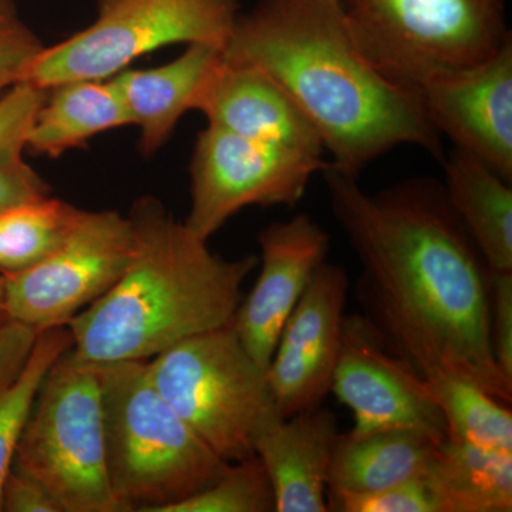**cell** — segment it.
I'll return each instance as SVG.
<instances>
[{"instance_id":"6da1fadb","label":"cell","mask_w":512,"mask_h":512,"mask_svg":"<svg viewBox=\"0 0 512 512\" xmlns=\"http://www.w3.org/2000/svg\"><path fill=\"white\" fill-rule=\"evenodd\" d=\"M333 217L362 265L357 298L384 346L424 380L451 376L512 403L490 342V269L430 178L367 192L323 170Z\"/></svg>"},{"instance_id":"7a4b0ae2","label":"cell","mask_w":512,"mask_h":512,"mask_svg":"<svg viewBox=\"0 0 512 512\" xmlns=\"http://www.w3.org/2000/svg\"><path fill=\"white\" fill-rule=\"evenodd\" d=\"M225 59L258 67L311 121L329 165L359 177L402 146L443 160L416 90L394 83L357 46L342 0H261L239 13Z\"/></svg>"},{"instance_id":"3957f363","label":"cell","mask_w":512,"mask_h":512,"mask_svg":"<svg viewBox=\"0 0 512 512\" xmlns=\"http://www.w3.org/2000/svg\"><path fill=\"white\" fill-rule=\"evenodd\" d=\"M133 258L117 284L70 320L72 352L87 362L150 360L234 320L259 259L214 254L154 197L130 212Z\"/></svg>"},{"instance_id":"277c9868","label":"cell","mask_w":512,"mask_h":512,"mask_svg":"<svg viewBox=\"0 0 512 512\" xmlns=\"http://www.w3.org/2000/svg\"><path fill=\"white\" fill-rule=\"evenodd\" d=\"M100 377L107 468L121 511L161 512L228 466L161 396L147 360L103 363Z\"/></svg>"},{"instance_id":"5b68a950","label":"cell","mask_w":512,"mask_h":512,"mask_svg":"<svg viewBox=\"0 0 512 512\" xmlns=\"http://www.w3.org/2000/svg\"><path fill=\"white\" fill-rule=\"evenodd\" d=\"M161 396L227 463L255 456L256 441L281 420L266 369L232 326L210 330L147 360Z\"/></svg>"},{"instance_id":"8992f818","label":"cell","mask_w":512,"mask_h":512,"mask_svg":"<svg viewBox=\"0 0 512 512\" xmlns=\"http://www.w3.org/2000/svg\"><path fill=\"white\" fill-rule=\"evenodd\" d=\"M357 46L394 83L416 90L490 59L512 39L505 0H342Z\"/></svg>"},{"instance_id":"52a82bcc","label":"cell","mask_w":512,"mask_h":512,"mask_svg":"<svg viewBox=\"0 0 512 512\" xmlns=\"http://www.w3.org/2000/svg\"><path fill=\"white\" fill-rule=\"evenodd\" d=\"M15 460L63 512H123L111 488L99 363L64 352L40 384Z\"/></svg>"},{"instance_id":"ba28073f","label":"cell","mask_w":512,"mask_h":512,"mask_svg":"<svg viewBox=\"0 0 512 512\" xmlns=\"http://www.w3.org/2000/svg\"><path fill=\"white\" fill-rule=\"evenodd\" d=\"M238 16V0H99L92 25L43 47L20 83L49 90L111 79L138 57L178 43L224 50Z\"/></svg>"},{"instance_id":"9c48e42d","label":"cell","mask_w":512,"mask_h":512,"mask_svg":"<svg viewBox=\"0 0 512 512\" xmlns=\"http://www.w3.org/2000/svg\"><path fill=\"white\" fill-rule=\"evenodd\" d=\"M134 247L130 218L82 211L53 254L25 271L2 274L6 316L37 330L69 325L117 284Z\"/></svg>"},{"instance_id":"30bf717a","label":"cell","mask_w":512,"mask_h":512,"mask_svg":"<svg viewBox=\"0 0 512 512\" xmlns=\"http://www.w3.org/2000/svg\"><path fill=\"white\" fill-rule=\"evenodd\" d=\"M329 161L207 126L191 161V210L184 224L197 237L212 235L244 208L302 200Z\"/></svg>"},{"instance_id":"8fae6325","label":"cell","mask_w":512,"mask_h":512,"mask_svg":"<svg viewBox=\"0 0 512 512\" xmlns=\"http://www.w3.org/2000/svg\"><path fill=\"white\" fill-rule=\"evenodd\" d=\"M330 393L353 413L352 434L412 430L447 439L429 383L387 350L363 315H346Z\"/></svg>"},{"instance_id":"7c38bea8","label":"cell","mask_w":512,"mask_h":512,"mask_svg":"<svg viewBox=\"0 0 512 512\" xmlns=\"http://www.w3.org/2000/svg\"><path fill=\"white\" fill-rule=\"evenodd\" d=\"M349 286L342 266L323 262L286 320L266 369L282 419L322 406L329 396Z\"/></svg>"},{"instance_id":"4fadbf2b","label":"cell","mask_w":512,"mask_h":512,"mask_svg":"<svg viewBox=\"0 0 512 512\" xmlns=\"http://www.w3.org/2000/svg\"><path fill=\"white\" fill-rule=\"evenodd\" d=\"M427 119L453 148L512 181V39L490 59L416 89Z\"/></svg>"},{"instance_id":"5bb4252c","label":"cell","mask_w":512,"mask_h":512,"mask_svg":"<svg viewBox=\"0 0 512 512\" xmlns=\"http://www.w3.org/2000/svg\"><path fill=\"white\" fill-rule=\"evenodd\" d=\"M261 271L231 326L259 366L268 369L276 343L313 274L328 258L330 238L306 214L262 229Z\"/></svg>"},{"instance_id":"9a60e30c","label":"cell","mask_w":512,"mask_h":512,"mask_svg":"<svg viewBox=\"0 0 512 512\" xmlns=\"http://www.w3.org/2000/svg\"><path fill=\"white\" fill-rule=\"evenodd\" d=\"M197 110L208 126L238 136L323 157L325 148L311 121L289 94L258 67L222 55L202 90Z\"/></svg>"},{"instance_id":"2e32d148","label":"cell","mask_w":512,"mask_h":512,"mask_svg":"<svg viewBox=\"0 0 512 512\" xmlns=\"http://www.w3.org/2000/svg\"><path fill=\"white\" fill-rule=\"evenodd\" d=\"M340 431L335 414L313 407L281 419L256 441L272 491L275 511L328 512L330 463Z\"/></svg>"},{"instance_id":"e0dca14e","label":"cell","mask_w":512,"mask_h":512,"mask_svg":"<svg viewBox=\"0 0 512 512\" xmlns=\"http://www.w3.org/2000/svg\"><path fill=\"white\" fill-rule=\"evenodd\" d=\"M222 50L208 45H188L173 62L147 70H123L111 77L123 97L131 126L140 127V150L153 156L167 143L187 111L198 100Z\"/></svg>"},{"instance_id":"ac0fdd59","label":"cell","mask_w":512,"mask_h":512,"mask_svg":"<svg viewBox=\"0 0 512 512\" xmlns=\"http://www.w3.org/2000/svg\"><path fill=\"white\" fill-rule=\"evenodd\" d=\"M444 183L451 210L473 239L490 271L512 272L511 183L466 151L444 154Z\"/></svg>"},{"instance_id":"d6986e66","label":"cell","mask_w":512,"mask_h":512,"mask_svg":"<svg viewBox=\"0 0 512 512\" xmlns=\"http://www.w3.org/2000/svg\"><path fill=\"white\" fill-rule=\"evenodd\" d=\"M441 441L412 430L339 434L328 491L370 493L423 477Z\"/></svg>"},{"instance_id":"ffe728a7","label":"cell","mask_w":512,"mask_h":512,"mask_svg":"<svg viewBox=\"0 0 512 512\" xmlns=\"http://www.w3.org/2000/svg\"><path fill=\"white\" fill-rule=\"evenodd\" d=\"M124 126H131V120L113 79L73 80L47 90L26 134V147L56 158Z\"/></svg>"},{"instance_id":"44dd1931","label":"cell","mask_w":512,"mask_h":512,"mask_svg":"<svg viewBox=\"0 0 512 512\" xmlns=\"http://www.w3.org/2000/svg\"><path fill=\"white\" fill-rule=\"evenodd\" d=\"M423 478L437 512L512 511V451L446 439Z\"/></svg>"},{"instance_id":"7402d4cb","label":"cell","mask_w":512,"mask_h":512,"mask_svg":"<svg viewBox=\"0 0 512 512\" xmlns=\"http://www.w3.org/2000/svg\"><path fill=\"white\" fill-rule=\"evenodd\" d=\"M447 426V439L512 451L511 404L458 377L426 380Z\"/></svg>"},{"instance_id":"603a6c76","label":"cell","mask_w":512,"mask_h":512,"mask_svg":"<svg viewBox=\"0 0 512 512\" xmlns=\"http://www.w3.org/2000/svg\"><path fill=\"white\" fill-rule=\"evenodd\" d=\"M82 210L46 197L0 215V274L39 264L63 244Z\"/></svg>"},{"instance_id":"cb8c5ba5","label":"cell","mask_w":512,"mask_h":512,"mask_svg":"<svg viewBox=\"0 0 512 512\" xmlns=\"http://www.w3.org/2000/svg\"><path fill=\"white\" fill-rule=\"evenodd\" d=\"M67 326L40 330L32 352L16 379L0 392V493L40 384L53 363L72 348Z\"/></svg>"},{"instance_id":"d4e9b609","label":"cell","mask_w":512,"mask_h":512,"mask_svg":"<svg viewBox=\"0 0 512 512\" xmlns=\"http://www.w3.org/2000/svg\"><path fill=\"white\" fill-rule=\"evenodd\" d=\"M274 491L258 457L229 463L224 471L197 493L161 512H271Z\"/></svg>"},{"instance_id":"484cf974","label":"cell","mask_w":512,"mask_h":512,"mask_svg":"<svg viewBox=\"0 0 512 512\" xmlns=\"http://www.w3.org/2000/svg\"><path fill=\"white\" fill-rule=\"evenodd\" d=\"M329 511L338 512H437L436 503L423 477L370 491L326 495Z\"/></svg>"},{"instance_id":"4316f807","label":"cell","mask_w":512,"mask_h":512,"mask_svg":"<svg viewBox=\"0 0 512 512\" xmlns=\"http://www.w3.org/2000/svg\"><path fill=\"white\" fill-rule=\"evenodd\" d=\"M43 49L42 43L0 0V92L22 82L29 64Z\"/></svg>"},{"instance_id":"83f0119b","label":"cell","mask_w":512,"mask_h":512,"mask_svg":"<svg viewBox=\"0 0 512 512\" xmlns=\"http://www.w3.org/2000/svg\"><path fill=\"white\" fill-rule=\"evenodd\" d=\"M25 143L0 147V215L49 197L50 187L23 160Z\"/></svg>"},{"instance_id":"f1b7e54d","label":"cell","mask_w":512,"mask_h":512,"mask_svg":"<svg viewBox=\"0 0 512 512\" xmlns=\"http://www.w3.org/2000/svg\"><path fill=\"white\" fill-rule=\"evenodd\" d=\"M490 342L495 362L512 380V272L490 271Z\"/></svg>"},{"instance_id":"f546056e","label":"cell","mask_w":512,"mask_h":512,"mask_svg":"<svg viewBox=\"0 0 512 512\" xmlns=\"http://www.w3.org/2000/svg\"><path fill=\"white\" fill-rule=\"evenodd\" d=\"M0 511L63 512L46 485L16 460L3 481Z\"/></svg>"},{"instance_id":"4dcf8cb0","label":"cell","mask_w":512,"mask_h":512,"mask_svg":"<svg viewBox=\"0 0 512 512\" xmlns=\"http://www.w3.org/2000/svg\"><path fill=\"white\" fill-rule=\"evenodd\" d=\"M47 90L18 83L0 97V147L25 143L33 117L46 99Z\"/></svg>"},{"instance_id":"1f68e13d","label":"cell","mask_w":512,"mask_h":512,"mask_svg":"<svg viewBox=\"0 0 512 512\" xmlns=\"http://www.w3.org/2000/svg\"><path fill=\"white\" fill-rule=\"evenodd\" d=\"M39 332L16 320L0 322V392L16 379L28 362Z\"/></svg>"},{"instance_id":"d6a6232c","label":"cell","mask_w":512,"mask_h":512,"mask_svg":"<svg viewBox=\"0 0 512 512\" xmlns=\"http://www.w3.org/2000/svg\"><path fill=\"white\" fill-rule=\"evenodd\" d=\"M8 320L5 312V302H3V275L0 274V322Z\"/></svg>"}]
</instances>
